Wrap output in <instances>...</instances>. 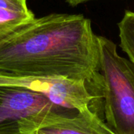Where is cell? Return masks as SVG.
I'll return each instance as SVG.
<instances>
[{"label": "cell", "instance_id": "1", "mask_svg": "<svg viewBox=\"0 0 134 134\" xmlns=\"http://www.w3.org/2000/svg\"><path fill=\"white\" fill-rule=\"evenodd\" d=\"M0 72L97 80L101 76L98 35L82 14L35 18L0 41Z\"/></svg>", "mask_w": 134, "mask_h": 134}, {"label": "cell", "instance_id": "2", "mask_svg": "<svg viewBox=\"0 0 134 134\" xmlns=\"http://www.w3.org/2000/svg\"><path fill=\"white\" fill-rule=\"evenodd\" d=\"M98 41L106 124L115 134H134V64L118 53L111 40L98 36Z\"/></svg>", "mask_w": 134, "mask_h": 134}, {"label": "cell", "instance_id": "3", "mask_svg": "<svg viewBox=\"0 0 134 134\" xmlns=\"http://www.w3.org/2000/svg\"><path fill=\"white\" fill-rule=\"evenodd\" d=\"M72 110L29 89L0 86V134H33Z\"/></svg>", "mask_w": 134, "mask_h": 134}, {"label": "cell", "instance_id": "4", "mask_svg": "<svg viewBox=\"0 0 134 134\" xmlns=\"http://www.w3.org/2000/svg\"><path fill=\"white\" fill-rule=\"evenodd\" d=\"M97 80L42 78L0 72V86L27 88L45 95L56 105L79 111L90 109V104L101 97L94 93Z\"/></svg>", "mask_w": 134, "mask_h": 134}, {"label": "cell", "instance_id": "5", "mask_svg": "<svg viewBox=\"0 0 134 134\" xmlns=\"http://www.w3.org/2000/svg\"><path fill=\"white\" fill-rule=\"evenodd\" d=\"M35 133L38 134H115L90 108L84 111L75 110L60 115L52 124L38 130Z\"/></svg>", "mask_w": 134, "mask_h": 134}, {"label": "cell", "instance_id": "6", "mask_svg": "<svg viewBox=\"0 0 134 134\" xmlns=\"http://www.w3.org/2000/svg\"><path fill=\"white\" fill-rule=\"evenodd\" d=\"M35 18L27 0H0V41Z\"/></svg>", "mask_w": 134, "mask_h": 134}, {"label": "cell", "instance_id": "7", "mask_svg": "<svg viewBox=\"0 0 134 134\" xmlns=\"http://www.w3.org/2000/svg\"><path fill=\"white\" fill-rule=\"evenodd\" d=\"M118 27L120 47L134 64V12L126 11Z\"/></svg>", "mask_w": 134, "mask_h": 134}, {"label": "cell", "instance_id": "8", "mask_svg": "<svg viewBox=\"0 0 134 134\" xmlns=\"http://www.w3.org/2000/svg\"><path fill=\"white\" fill-rule=\"evenodd\" d=\"M89 1H93V0H66V2L71 6H76L79 4H82Z\"/></svg>", "mask_w": 134, "mask_h": 134}, {"label": "cell", "instance_id": "9", "mask_svg": "<svg viewBox=\"0 0 134 134\" xmlns=\"http://www.w3.org/2000/svg\"><path fill=\"white\" fill-rule=\"evenodd\" d=\"M17 134H23V133H17ZM34 134H35V133H34Z\"/></svg>", "mask_w": 134, "mask_h": 134}, {"label": "cell", "instance_id": "10", "mask_svg": "<svg viewBox=\"0 0 134 134\" xmlns=\"http://www.w3.org/2000/svg\"><path fill=\"white\" fill-rule=\"evenodd\" d=\"M35 134H38V133H35Z\"/></svg>", "mask_w": 134, "mask_h": 134}]
</instances>
